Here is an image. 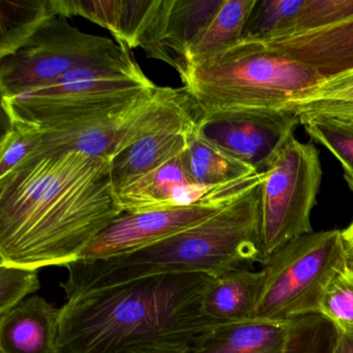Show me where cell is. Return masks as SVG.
I'll return each instance as SVG.
<instances>
[{"instance_id":"obj_1","label":"cell","mask_w":353,"mask_h":353,"mask_svg":"<svg viewBox=\"0 0 353 353\" xmlns=\"http://www.w3.org/2000/svg\"><path fill=\"white\" fill-rule=\"evenodd\" d=\"M121 214L107 159L24 161L0 179V265L65 268Z\"/></svg>"},{"instance_id":"obj_2","label":"cell","mask_w":353,"mask_h":353,"mask_svg":"<svg viewBox=\"0 0 353 353\" xmlns=\"http://www.w3.org/2000/svg\"><path fill=\"white\" fill-rule=\"evenodd\" d=\"M212 278L159 274L68 299L57 353H192L200 334L220 325L202 305Z\"/></svg>"},{"instance_id":"obj_3","label":"cell","mask_w":353,"mask_h":353,"mask_svg":"<svg viewBox=\"0 0 353 353\" xmlns=\"http://www.w3.org/2000/svg\"><path fill=\"white\" fill-rule=\"evenodd\" d=\"M264 173L218 214L187 230L123 255L78 260L59 286L68 299L145 276L203 272L222 276L266 259L261 243Z\"/></svg>"},{"instance_id":"obj_4","label":"cell","mask_w":353,"mask_h":353,"mask_svg":"<svg viewBox=\"0 0 353 353\" xmlns=\"http://www.w3.org/2000/svg\"><path fill=\"white\" fill-rule=\"evenodd\" d=\"M324 79L313 68L259 41L243 39L222 54L192 67L183 83L202 117H210L283 108Z\"/></svg>"},{"instance_id":"obj_5","label":"cell","mask_w":353,"mask_h":353,"mask_svg":"<svg viewBox=\"0 0 353 353\" xmlns=\"http://www.w3.org/2000/svg\"><path fill=\"white\" fill-rule=\"evenodd\" d=\"M253 319L292 321L317 314L332 279L349 265L342 231L303 235L268 257Z\"/></svg>"},{"instance_id":"obj_6","label":"cell","mask_w":353,"mask_h":353,"mask_svg":"<svg viewBox=\"0 0 353 353\" xmlns=\"http://www.w3.org/2000/svg\"><path fill=\"white\" fill-rule=\"evenodd\" d=\"M136 61L111 39L85 34L53 16L19 49L0 59L1 99H11L49 85L69 72L128 68Z\"/></svg>"},{"instance_id":"obj_7","label":"cell","mask_w":353,"mask_h":353,"mask_svg":"<svg viewBox=\"0 0 353 353\" xmlns=\"http://www.w3.org/2000/svg\"><path fill=\"white\" fill-rule=\"evenodd\" d=\"M157 86L142 70L119 77L52 84L1 99L10 125L46 131L117 114Z\"/></svg>"},{"instance_id":"obj_8","label":"cell","mask_w":353,"mask_h":353,"mask_svg":"<svg viewBox=\"0 0 353 353\" xmlns=\"http://www.w3.org/2000/svg\"><path fill=\"white\" fill-rule=\"evenodd\" d=\"M322 181L319 152L293 137L264 172L261 185V243L264 257L313 232L312 210Z\"/></svg>"},{"instance_id":"obj_9","label":"cell","mask_w":353,"mask_h":353,"mask_svg":"<svg viewBox=\"0 0 353 353\" xmlns=\"http://www.w3.org/2000/svg\"><path fill=\"white\" fill-rule=\"evenodd\" d=\"M187 88H157L154 104L137 139L110 160L115 191L185 152L188 135L201 119Z\"/></svg>"},{"instance_id":"obj_10","label":"cell","mask_w":353,"mask_h":353,"mask_svg":"<svg viewBox=\"0 0 353 353\" xmlns=\"http://www.w3.org/2000/svg\"><path fill=\"white\" fill-rule=\"evenodd\" d=\"M261 174L212 187L201 200L185 208L138 214L123 212L90 243L79 260L123 255L196 226L245 193Z\"/></svg>"},{"instance_id":"obj_11","label":"cell","mask_w":353,"mask_h":353,"mask_svg":"<svg viewBox=\"0 0 353 353\" xmlns=\"http://www.w3.org/2000/svg\"><path fill=\"white\" fill-rule=\"evenodd\" d=\"M299 115L291 109H248L202 117L199 129L206 139L257 173L270 169L294 137Z\"/></svg>"},{"instance_id":"obj_12","label":"cell","mask_w":353,"mask_h":353,"mask_svg":"<svg viewBox=\"0 0 353 353\" xmlns=\"http://www.w3.org/2000/svg\"><path fill=\"white\" fill-rule=\"evenodd\" d=\"M223 3L224 0H154L138 47L146 57L174 68L185 81L191 71L188 50Z\"/></svg>"},{"instance_id":"obj_13","label":"cell","mask_w":353,"mask_h":353,"mask_svg":"<svg viewBox=\"0 0 353 353\" xmlns=\"http://www.w3.org/2000/svg\"><path fill=\"white\" fill-rule=\"evenodd\" d=\"M156 90L117 114L39 131L38 146L26 161L65 152H80L110 161L135 141Z\"/></svg>"},{"instance_id":"obj_14","label":"cell","mask_w":353,"mask_h":353,"mask_svg":"<svg viewBox=\"0 0 353 353\" xmlns=\"http://www.w3.org/2000/svg\"><path fill=\"white\" fill-rule=\"evenodd\" d=\"M212 188L194 183L185 169L181 152L119 190L117 198L123 212L138 214L192 205Z\"/></svg>"},{"instance_id":"obj_15","label":"cell","mask_w":353,"mask_h":353,"mask_svg":"<svg viewBox=\"0 0 353 353\" xmlns=\"http://www.w3.org/2000/svg\"><path fill=\"white\" fill-rule=\"evenodd\" d=\"M259 42L313 68L325 79L353 70V17L330 28L274 37Z\"/></svg>"},{"instance_id":"obj_16","label":"cell","mask_w":353,"mask_h":353,"mask_svg":"<svg viewBox=\"0 0 353 353\" xmlns=\"http://www.w3.org/2000/svg\"><path fill=\"white\" fill-rule=\"evenodd\" d=\"M61 309L32 295L0 315V353H57Z\"/></svg>"},{"instance_id":"obj_17","label":"cell","mask_w":353,"mask_h":353,"mask_svg":"<svg viewBox=\"0 0 353 353\" xmlns=\"http://www.w3.org/2000/svg\"><path fill=\"white\" fill-rule=\"evenodd\" d=\"M55 15L81 16L108 30L128 49L138 47L154 0H51Z\"/></svg>"},{"instance_id":"obj_18","label":"cell","mask_w":353,"mask_h":353,"mask_svg":"<svg viewBox=\"0 0 353 353\" xmlns=\"http://www.w3.org/2000/svg\"><path fill=\"white\" fill-rule=\"evenodd\" d=\"M291 321L250 319L200 334L192 353H284Z\"/></svg>"},{"instance_id":"obj_19","label":"cell","mask_w":353,"mask_h":353,"mask_svg":"<svg viewBox=\"0 0 353 353\" xmlns=\"http://www.w3.org/2000/svg\"><path fill=\"white\" fill-rule=\"evenodd\" d=\"M263 278V270L253 272L245 268L214 276L204 293V313L220 324L253 319Z\"/></svg>"},{"instance_id":"obj_20","label":"cell","mask_w":353,"mask_h":353,"mask_svg":"<svg viewBox=\"0 0 353 353\" xmlns=\"http://www.w3.org/2000/svg\"><path fill=\"white\" fill-rule=\"evenodd\" d=\"M258 0H224L210 23L188 50L190 68L214 59L239 44Z\"/></svg>"},{"instance_id":"obj_21","label":"cell","mask_w":353,"mask_h":353,"mask_svg":"<svg viewBox=\"0 0 353 353\" xmlns=\"http://www.w3.org/2000/svg\"><path fill=\"white\" fill-rule=\"evenodd\" d=\"M183 159L190 177L202 187H216L257 174L206 139L200 131L199 123L188 135Z\"/></svg>"},{"instance_id":"obj_22","label":"cell","mask_w":353,"mask_h":353,"mask_svg":"<svg viewBox=\"0 0 353 353\" xmlns=\"http://www.w3.org/2000/svg\"><path fill=\"white\" fill-rule=\"evenodd\" d=\"M307 119H325L353 129V70L324 79L286 105Z\"/></svg>"},{"instance_id":"obj_23","label":"cell","mask_w":353,"mask_h":353,"mask_svg":"<svg viewBox=\"0 0 353 353\" xmlns=\"http://www.w3.org/2000/svg\"><path fill=\"white\" fill-rule=\"evenodd\" d=\"M53 16L51 0H0V59L19 50Z\"/></svg>"},{"instance_id":"obj_24","label":"cell","mask_w":353,"mask_h":353,"mask_svg":"<svg viewBox=\"0 0 353 353\" xmlns=\"http://www.w3.org/2000/svg\"><path fill=\"white\" fill-rule=\"evenodd\" d=\"M303 0L258 1L245 28L243 39L262 41L287 34L292 28Z\"/></svg>"},{"instance_id":"obj_25","label":"cell","mask_w":353,"mask_h":353,"mask_svg":"<svg viewBox=\"0 0 353 353\" xmlns=\"http://www.w3.org/2000/svg\"><path fill=\"white\" fill-rule=\"evenodd\" d=\"M338 330L320 314H310L290 322L284 353H332Z\"/></svg>"},{"instance_id":"obj_26","label":"cell","mask_w":353,"mask_h":353,"mask_svg":"<svg viewBox=\"0 0 353 353\" xmlns=\"http://www.w3.org/2000/svg\"><path fill=\"white\" fill-rule=\"evenodd\" d=\"M307 135L330 150L342 165L345 179L353 192V129L325 119L301 121Z\"/></svg>"},{"instance_id":"obj_27","label":"cell","mask_w":353,"mask_h":353,"mask_svg":"<svg viewBox=\"0 0 353 353\" xmlns=\"http://www.w3.org/2000/svg\"><path fill=\"white\" fill-rule=\"evenodd\" d=\"M317 314L330 320L341 332L353 330V268L349 264L328 285Z\"/></svg>"},{"instance_id":"obj_28","label":"cell","mask_w":353,"mask_h":353,"mask_svg":"<svg viewBox=\"0 0 353 353\" xmlns=\"http://www.w3.org/2000/svg\"><path fill=\"white\" fill-rule=\"evenodd\" d=\"M351 17L353 0H303L292 28L285 34L330 28Z\"/></svg>"},{"instance_id":"obj_29","label":"cell","mask_w":353,"mask_h":353,"mask_svg":"<svg viewBox=\"0 0 353 353\" xmlns=\"http://www.w3.org/2000/svg\"><path fill=\"white\" fill-rule=\"evenodd\" d=\"M41 289L38 270L0 265V315L11 311Z\"/></svg>"},{"instance_id":"obj_30","label":"cell","mask_w":353,"mask_h":353,"mask_svg":"<svg viewBox=\"0 0 353 353\" xmlns=\"http://www.w3.org/2000/svg\"><path fill=\"white\" fill-rule=\"evenodd\" d=\"M8 125L0 143V179L26 161L39 144V131Z\"/></svg>"},{"instance_id":"obj_31","label":"cell","mask_w":353,"mask_h":353,"mask_svg":"<svg viewBox=\"0 0 353 353\" xmlns=\"http://www.w3.org/2000/svg\"><path fill=\"white\" fill-rule=\"evenodd\" d=\"M332 353H353V330L351 332L338 330V336H336Z\"/></svg>"},{"instance_id":"obj_32","label":"cell","mask_w":353,"mask_h":353,"mask_svg":"<svg viewBox=\"0 0 353 353\" xmlns=\"http://www.w3.org/2000/svg\"><path fill=\"white\" fill-rule=\"evenodd\" d=\"M343 239L348 255L349 264L353 268V221L345 230L342 231Z\"/></svg>"}]
</instances>
